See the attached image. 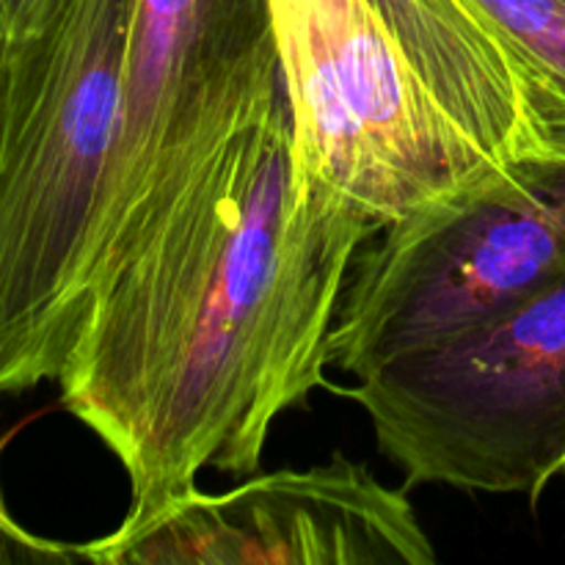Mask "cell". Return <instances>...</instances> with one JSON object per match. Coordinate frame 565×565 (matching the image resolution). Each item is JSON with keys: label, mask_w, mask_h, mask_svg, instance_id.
Segmentation results:
<instances>
[{"label": "cell", "mask_w": 565, "mask_h": 565, "mask_svg": "<svg viewBox=\"0 0 565 565\" xmlns=\"http://www.w3.org/2000/svg\"><path fill=\"white\" fill-rule=\"evenodd\" d=\"M6 44H9V42H6V39L0 36V61H3V50H6Z\"/></svg>", "instance_id": "7c38bea8"}, {"label": "cell", "mask_w": 565, "mask_h": 565, "mask_svg": "<svg viewBox=\"0 0 565 565\" xmlns=\"http://www.w3.org/2000/svg\"><path fill=\"white\" fill-rule=\"evenodd\" d=\"M412 486L539 502L565 472V274L486 323L340 392Z\"/></svg>", "instance_id": "5b68a950"}, {"label": "cell", "mask_w": 565, "mask_h": 565, "mask_svg": "<svg viewBox=\"0 0 565 565\" xmlns=\"http://www.w3.org/2000/svg\"><path fill=\"white\" fill-rule=\"evenodd\" d=\"M6 441H0L3 450ZM0 563H42V565H72L83 561L81 544H58V541H44L39 535L22 530L9 516L0 497Z\"/></svg>", "instance_id": "30bf717a"}, {"label": "cell", "mask_w": 565, "mask_h": 565, "mask_svg": "<svg viewBox=\"0 0 565 565\" xmlns=\"http://www.w3.org/2000/svg\"><path fill=\"white\" fill-rule=\"evenodd\" d=\"M563 274L565 154L500 166L364 243L329 362L362 379L486 323Z\"/></svg>", "instance_id": "277c9868"}, {"label": "cell", "mask_w": 565, "mask_h": 565, "mask_svg": "<svg viewBox=\"0 0 565 565\" xmlns=\"http://www.w3.org/2000/svg\"><path fill=\"white\" fill-rule=\"evenodd\" d=\"M373 6L419 88L491 166L565 154L541 119L516 50L472 0Z\"/></svg>", "instance_id": "ba28073f"}, {"label": "cell", "mask_w": 565, "mask_h": 565, "mask_svg": "<svg viewBox=\"0 0 565 565\" xmlns=\"http://www.w3.org/2000/svg\"><path fill=\"white\" fill-rule=\"evenodd\" d=\"M406 491L342 456L257 475L221 494L196 489L116 565H434Z\"/></svg>", "instance_id": "52a82bcc"}, {"label": "cell", "mask_w": 565, "mask_h": 565, "mask_svg": "<svg viewBox=\"0 0 565 565\" xmlns=\"http://www.w3.org/2000/svg\"><path fill=\"white\" fill-rule=\"evenodd\" d=\"M384 226L323 182L292 185V119L270 121L235 232L185 342L125 463L130 505L114 533L81 544L116 565L166 511L199 489L202 469L248 478L276 419L326 381L329 340L356 254Z\"/></svg>", "instance_id": "6da1fadb"}, {"label": "cell", "mask_w": 565, "mask_h": 565, "mask_svg": "<svg viewBox=\"0 0 565 565\" xmlns=\"http://www.w3.org/2000/svg\"><path fill=\"white\" fill-rule=\"evenodd\" d=\"M281 97L268 0H136L86 320L182 210L230 174Z\"/></svg>", "instance_id": "3957f363"}, {"label": "cell", "mask_w": 565, "mask_h": 565, "mask_svg": "<svg viewBox=\"0 0 565 565\" xmlns=\"http://www.w3.org/2000/svg\"><path fill=\"white\" fill-rule=\"evenodd\" d=\"M136 0H50L0 61V395L58 381L119 127Z\"/></svg>", "instance_id": "7a4b0ae2"}, {"label": "cell", "mask_w": 565, "mask_h": 565, "mask_svg": "<svg viewBox=\"0 0 565 565\" xmlns=\"http://www.w3.org/2000/svg\"><path fill=\"white\" fill-rule=\"evenodd\" d=\"M292 119V185L323 182L381 226L491 166L419 88L373 0H268Z\"/></svg>", "instance_id": "8992f818"}, {"label": "cell", "mask_w": 565, "mask_h": 565, "mask_svg": "<svg viewBox=\"0 0 565 565\" xmlns=\"http://www.w3.org/2000/svg\"><path fill=\"white\" fill-rule=\"evenodd\" d=\"M502 31L533 88L555 147L565 152V0H472Z\"/></svg>", "instance_id": "9c48e42d"}, {"label": "cell", "mask_w": 565, "mask_h": 565, "mask_svg": "<svg viewBox=\"0 0 565 565\" xmlns=\"http://www.w3.org/2000/svg\"><path fill=\"white\" fill-rule=\"evenodd\" d=\"M50 0H0V36L6 42L28 36L44 20Z\"/></svg>", "instance_id": "8fae6325"}]
</instances>
